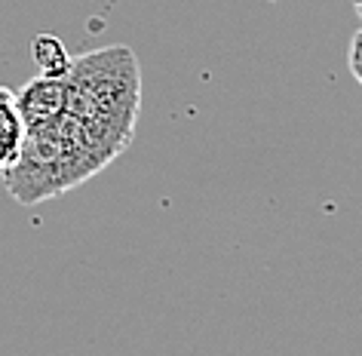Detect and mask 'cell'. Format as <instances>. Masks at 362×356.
I'll return each instance as SVG.
<instances>
[{"mask_svg":"<svg viewBox=\"0 0 362 356\" xmlns=\"http://www.w3.org/2000/svg\"><path fill=\"white\" fill-rule=\"evenodd\" d=\"M16 108H19L25 130H37V126L52 123L65 111V74L34 77L31 84L22 86V93H16Z\"/></svg>","mask_w":362,"mask_h":356,"instance_id":"2","label":"cell"},{"mask_svg":"<svg viewBox=\"0 0 362 356\" xmlns=\"http://www.w3.org/2000/svg\"><path fill=\"white\" fill-rule=\"evenodd\" d=\"M22 139H25V126L19 108H16V93L0 89V169H6L16 160Z\"/></svg>","mask_w":362,"mask_h":356,"instance_id":"3","label":"cell"},{"mask_svg":"<svg viewBox=\"0 0 362 356\" xmlns=\"http://www.w3.org/2000/svg\"><path fill=\"white\" fill-rule=\"evenodd\" d=\"M347 65H350V74L356 77V84L362 86V28L353 34L350 40V50H347Z\"/></svg>","mask_w":362,"mask_h":356,"instance_id":"5","label":"cell"},{"mask_svg":"<svg viewBox=\"0 0 362 356\" xmlns=\"http://www.w3.org/2000/svg\"><path fill=\"white\" fill-rule=\"evenodd\" d=\"M31 52L40 65V74H47V77H62L71 68V56H68L65 43L59 38H52V34H40V38L34 40Z\"/></svg>","mask_w":362,"mask_h":356,"instance_id":"4","label":"cell"},{"mask_svg":"<svg viewBox=\"0 0 362 356\" xmlns=\"http://www.w3.org/2000/svg\"><path fill=\"white\" fill-rule=\"evenodd\" d=\"M353 10H356V16H359V22H362V0H353Z\"/></svg>","mask_w":362,"mask_h":356,"instance_id":"6","label":"cell"},{"mask_svg":"<svg viewBox=\"0 0 362 356\" xmlns=\"http://www.w3.org/2000/svg\"><path fill=\"white\" fill-rule=\"evenodd\" d=\"M141 111V68L129 47H105L71 59L59 123L102 172L129 148Z\"/></svg>","mask_w":362,"mask_h":356,"instance_id":"1","label":"cell"}]
</instances>
